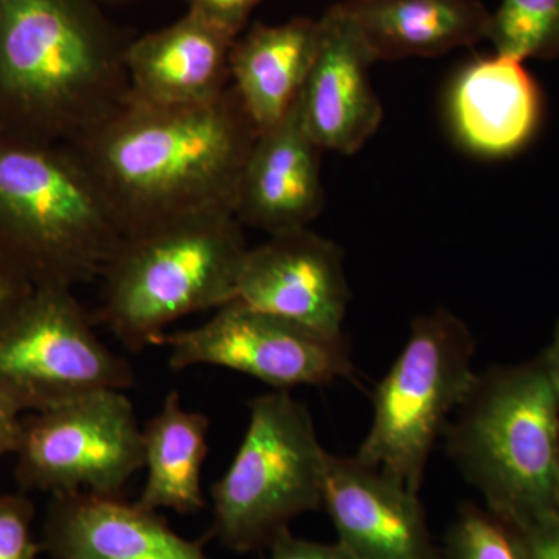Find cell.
<instances>
[{"label":"cell","mask_w":559,"mask_h":559,"mask_svg":"<svg viewBox=\"0 0 559 559\" xmlns=\"http://www.w3.org/2000/svg\"><path fill=\"white\" fill-rule=\"evenodd\" d=\"M476 348L450 310L412 320L406 344L371 396L373 418L356 459L418 495L433 447L476 378Z\"/></svg>","instance_id":"7"},{"label":"cell","mask_w":559,"mask_h":559,"mask_svg":"<svg viewBox=\"0 0 559 559\" xmlns=\"http://www.w3.org/2000/svg\"><path fill=\"white\" fill-rule=\"evenodd\" d=\"M349 299L344 252L310 227L272 235L249 248L235 297L255 310L329 334H344Z\"/></svg>","instance_id":"11"},{"label":"cell","mask_w":559,"mask_h":559,"mask_svg":"<svg viewBox=\"0 0 559 559\" xmlns=\"http://www.w3.org/2000/svg\"><path fill=\"white\" fill-rule=\"evenodd\" d=\"M319 33V20L296 17L277 25L255 24L235 40L230 87L257 131L277 124L299 98Z\"/></svg>","instance_id":"18"},{"label":"cell","mask_w":559,"mask_h":559,"mask_svg":"<svg viewBox=\"0 0 559 559\" xmlns=\"http://www.w3.org/2000/svg\"><path fill=\"white\" fill-rule=\"evenodd\" d=\"M521 532L532 559H559V513Z\"/></svg>","instance_id":"27"},{"label":"cell","mask_w":559,"mask_h":559,"mask_svg":"<svg viewBox=\"0 0 559 559\" xmlns=\"http://www.w3.org/2000/svg\"><path fill=\"white\" fill-rule=\"evenodd\" d=\"M329 454L307 404L288 390L250 401L240 448L212 487L221 543L237 554L260 550L294 518L322 509Z\"/></svg>","instance_id":"6"},{"label":"cell","mask_w":559,"mask_h":559,"mask_svg":"<svg viewBox=\"0 0 559 559\" xmlns=\"http://www.w3.org/2000/svg\"><path fill=\"white\" fill-rule=\"evenodd\" d=\"M263 0H187L189 10L204 14L238 36L245 31L250 13Z\"/></svg>","instance_id":"26"},{"label":"cell","mask_w":559,"mask_h":559,"mask_svg":"<svg viewBox=\"0 0 559 559\" xmlns=\"http://www.w3.org/2000/svg\"><path fill=\"white\" fill-rule=\"evenodd\" d=\"M171 369L216 366L249 374L275 390L329 385L352 378L345 334H329L231 300L197 329L160 336Z\"/></svg>","instance_id":"10"},{"label":"cell","mask_w":559,"mask_h":559,"mask_svg":"<svg viewBox=\"0 0 559 559\" xmlns=\"http://www.w3.org/2000/svg\"><path fill=\"white\" fill-rule=\"evenodd\" d=\"M44 549L51 559H210L156 511L86 492L51 496Z\"/></svg>","instance_id":"16"},{"label":"cell","mask_w":559,"mask_h":559,"mask_svg":"<svg viewBox=\"0 0 559 559\" xmlns=\"http://www.w3.org/2000/svg\"><path fill=\"white\" fill-rule=\"evenodd\" d=\"M238 35L189 10L162 31L132 39L127 50L128 100L182 108L221 97L230 87V53Z\"/></svg>","instance_id":"14"},{"label":"cell","mask_w":559,"mask_h":559,"mask_svg":"<svg viewBox=\"0 0 559 559\" xmlns=\"http://www.w3.org/2000/svg\"><path fill=\"white\" fill-rule=\"evenodd\" d=\"M134 382L130 364L98 340L72 289L36 288L0 330V399L20 414Z\"/></svg>","instance_id":"8"},{"label":"cell","mask_w":559,"mask_h":559,"mask_svg":"<svg viewBox=\"0 0 559 559\" xmlns=\"http://www.w3.org/2000/svg\"><path fill=\"white\" fill-rule=\"evenodd\" d=\"M32 502L24 496H0V559H36Z\"/></svg>","instance_id":"23"},{"label":"cell","mask_w":559,"mask_h":559,"mask_svg":"<svg viewBox=\"0 0 559 559\" xmlns=\"http://www.w3.org/2000/svg\"><path fill=\"white\" fill-rule=\"evenodd\" d=\"M267 547V559H355L341 543L322 544L297 538L288 527L280 530Z\"/></svg>","instance_id":"24"},{"label":"cell","mask_w":559,"mask_h":559,"mask_svg":"<svg viewBox=\"0 0 559 559\" xmlns=\"http://www.w3.org/2000/svg\"><path fill=\"white\" fill-rule=\"evenodd\" d=\"M320 153L299 95L277 124L257 134L238 189L237 219L271 237L310 227L325 205Z\"/></svg>","instance_id":"15"},{"label":"cell","mask_w":559,"mask_h":559,"mask_svg":"<svg viewBox=\"0 0 559 559\" xmlns=\"http://www.w3.org/2000/svg\"><path fill=\"white\" fill-rule=\"evenodd\" d=\"M210 419L189 411L176 390L142 428L145 487L139 506L150 511L173 510L198 513L205 507L202 465L209 452Z\"/></svg>","instance_id":"20"},{"label":"cell","mask_w":559,"mask_h":559,"mask_svg":"<svg viewBox=\"0 0 559 559\" xmlns=\"http://www.w3.org/2000/svg\"><path fill=\"white\" fill-rule=\"evenodd\" d=\"M35 289L31 278L0 253V330L27 304Z\"/></svg>","instance_id":"25"},{"label":"cell","mask_w":559,"mask_h":559,"mask_svg":"<svg viewBox=\"0 0 559 559\" xmlns=\"http://www.w3.org/2000/svg\"><path fill=\"white\" fill-rule=\"evenodd\" d=\"M16 477L51 496L119 498L143 469V437L123 390H103L21 419Z\"/></svg>","instance_id":"9"},{"label":"cell","mask_w":559,"mask_h":559,"mask_svg":"<svg viewBox=\"0 0 559 559\" xmlns=\"http://www.w3.org/2000/svg\"><path fill=\"white\" fill-rule=\"evenodd\" d=\"M20 415L5 400L0 399V459L16 450L21 430Z\"/></svg>","instance_id":"28"},{"label":"cell","mask_w":559,"mask_h":559,"mask_svg":"<svg viewBox=\"0 0 559 559\" xmlns=\"http://www.w3.org/2000/svg\"><path fill=\"white\" fill-rule=\"evenodd\" d=\"M440 554L441 559H532L521 530L476 503L460 507Z\"/></svg>","instance_id":"22"},{"label":"cell","mask_w":559,"mask_h":559,"mask_svg":"<svg viewBox=\"0 0 559 559\" xmlns=\"http://www.w3.org/2000/svg\"><path fill=\"white\" fill-rule=\"evenodd\" d=\"M487 39L496 53L514 60L559 58V0H502Z\"/></svg>","instance_id":"21"},{"label":"cell","mask_w":559,"mask_h":559,"mask_svg":"<svg viewBox=\"0 0 559 559\" xmlns=\"http://www.w3.org/2000/svg\"><path fill=\"white\" fill-rule=\"evenodd\" d=\"M539 84L514 58H477L459 70L448 114L459 142L485 159L514 156L535 139L543 120Z\"/></svg>","instance_id":"17"},{"label":"cell","mask_w":559,"mask_h":559,"mask_svg":"<svg viewBox=\"0 0 559 559\" xmlns=\"http://www.w3.org/2000/svg\"><path fill=\"white\" fill-rule=\"evenodd\" d=\"M539 356L544 366H546L547 373H549L551 384L557 390L559 399V320L557 326H555L550 344L544 348Z\"/></svg>","instance_id":"29"},{"label":"cell","mask_w":559,"mask_h":559,"mask_svg":"<svg viewBox=\"0 0 559 559\" xmlns=\"http://www.w3.org/2000/svg\"><path fill=\"white\" fill-rule=\"evenodd\" d=\"M443 439L503 521L522 530L559 513V399L539 355L476 373Z\"/></svg>","instance_id":"3"},{"label":"cell","mask_w":559,"mask_h":559,"mask_svg":"<svg viewBox=\"0 0 559 559\" xmlns=\"http://www.w3.org/2000/svg\"><path fill=\"white\" fill-rule=\"evenodd\" d=\"M257 134L229 87L215 100L182 108L127 102L69 145L100 183L128 235L190 216L235 215Z\"/></svg>","instance_id":"1"},{"label":"cell","mask_w":559,"mask_h":559,"mask_svg":"<svg viewBox=\"0 0 559 559\" xmlns=\"http://www.w3.org/2000/svg\"><path fill=\"white\" fill-rule=\"evenodd\" d=\"M248 249L229 213L124 235L100 277L98 320L130 352L154 347L175 320L235 300Z\"/></svg>","instance_id":"5"},{"label":"cell","mask_w":559,"mask_h":559,"mask_svg":"<svg viewBox=\"0 0 559 559\" xmlns=\"http://www.w3.org/2000/svg\"><path fill=\"white\" fill-rule=\"evenodd\" d=\"M322 507L355 559H441L417 492L356 455L329 454Z\"/></svg>","instance_id":"13"},{"label":"cell","mask_w":559,"mask_h":559,"mask_svg":"<svg viewBox=\"0 0 559 559\" xmlns=\"http://www.w3.org/2000/svg\"><path fill=\"white\" fill-rule=\"evenodd\" d=\"M131 40L95 0H0V132L86 135L128 100Z\"/></svg>","instance_id":"2"},{"label":"cell","mask_w":559,"mask_h":559,"mask_svg":"<svg viewBox=\"0 0 559 559\" xmlns=\"http://www.w3.org/2000/svg\"><path fill=\"white\" fill-rule=\"evenodd\" d=\"M318 50L300 92L305 127L322 151L358 153L384 119L370 80L377 62L342 3L320 17Z\"/></svg>","instance_id":"12"},{"label":"cell","mask_w":559,"mask_h":559,"mask_svg":"<svg viewBox=\"0 0 559 559\" xmlns=\"http://www.w3.org/2000/svg\"><path fill=\"white\" fill-rule=\"evenodd\" d=\"M123 237L72 145L0 132V253L36 288L73 290L102 277Z\"/></svg>","instance_id":"4"},{"label":"cell","mask_w":559,"mask_h":559,"mask_svg":"<svg viewBox=\"0 0 559 559\" xmlns=\"http://www.w3.org/2000/svg\"><path fill=\"white\" fill-rule=\"evenodd\" d=\"M377 61L440 57L487 39L491 11L479 0H344Z\"/></svg>","instance_id":"19"}]
</instances>
